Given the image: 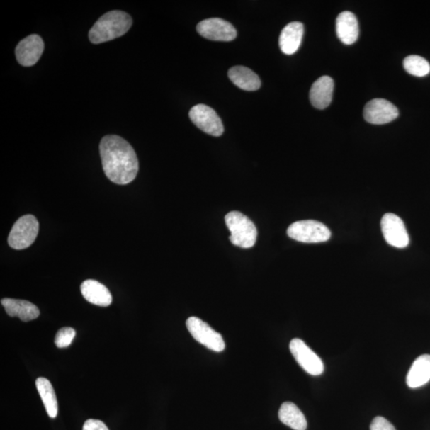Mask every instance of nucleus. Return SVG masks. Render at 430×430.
<instances>
[{"instance_id": "f257e3e1", "label": "nucleus", "mask_w": 430, "mask_h": 430, "mask_svg": "<svg viewBox=\"0 0 430 430\" xmlns=\"http://www.w3.org/2000/svg\"><path fill=\"white\" fill-rule=\"evenodd\" d=\"M100 154L102 166L109 181L125 185L136 179L139 171L137 156L125 139L115 135L102 138Z\"/></svg>"}, {"instance_id": "f03ea898", "label": "nucleus", "mask_w": 430, "mask_h": 430, "mask_svg": "<svg viewBox=\"0 0 430 430\" xmlns=\"http://www.w3.org/2000/svg\"><path fill=\"white\" fill-rule=\"evenodd\" d=\"M132 25V18L126 12L109 11L102 16L89 30V40L94 44L113 40L126 34Z\"/></svg>"}, {"instance_id": "7ed1b4c3", "label": "nucleus", "mask_w": 430, "mask_h": 430, "mask_svg": "<svg viewBox=\"0 0 430 430\" xmlns=\"http://www.w3.org/2000/svg\"><path fill=\"white\" fill-rule=\"evenodd\" d=\"M225 220L230 232V242L234 246L248 249L255 245L258 230L247 216L239 211H232L225 217Z\"/></svg>"}, {"instance_id": "20e7f679", "label": "nucleus", "mask_w": 430, "mask_h": 430, "mask_svg": "<svg viewBox=\"0 0 430 430\" xmlns=\"http://www.w3.org/2000/svg\"><path fill=\"white\" fill-rule=\"evenodd\" d=\"M288 237L304 243H322L330 239L331 231L324 224L315 220L298 221L287 230Z\"/></svg>"}, {"instance_id": "39448f33", "label": "nucleus", "mask_w": 430, "mask_h": 430, "mask_svg": "<svg viewBox=\"0 0 430 430\" xmlns=\"http://www.w3.org/2000/svg\"><path fill=\"white\" fill-rule=\"evenodd\" d=\"M40 230L37 218L27 215L18 218L9 236V246L15 249H27L33 244Z\"/></svg>"}, {"instance_id": "423d86ee", "label": "nucleus", "mask_w": 430, "mask_h": 430, "mask_svg": "<svg viewBox=\"0 0 430 430\" xmlns=\"http://www.w3.org/2000/svg\"><path fill=\"white\" fill-rule=\"evenodd\" d=\"M186 326L192 337L208 349L215 352H222L226 348L221 334L215 331L201 319L191 317L186 322Z\"/></svg>"}, {"instance_id": "0eeeda50", "label": "nucleus", "mask_w": 430, "mask_h": 430, "mask_svg": "<svg viewBox=\"0 0 430 430\" xmlns=\"http://www.w3.org/2000/svg\"><path fill=\"white\" fill-rule=\"evenodd\" d=\"M290 349L294 358L307 374L312 376L323 374L324 366L322 359L303 340L293 339L290 344Z\"/></svg>"}, {"instance_id": "6e6552de", "label": "nucleus", "mask_w": 430, "mask_h": 430, "mask_svg": "<svg viewBox=\"0 0 430 430\" xmlns=\"http://www.w3.org/2000/svg\"><path fill=\"white\" fill-rule=\"evenodd\" d=\"M189 117L203 132L216 137L222 136L224 132L222 122L213 108L197 105L191 109Z\"/></svg>"}, {"instance_id": "1a4fd4ad", "label": "nucleus", "mask_w": 430, "mask_h": 430, "mask_svg": "<svg viewBox=\"0 0 430 430\" xmlns=\"http://www.w3.org/2000/svg\"><path fill=\"white\" fill-rule=\"evenodd\" d=\"M381 229L385 240L391 247L403 249L409 246V234L405 224L399 216L392 213L384 215Z\"/></svg>"}, {"instance_id": "9d476101", "label": "nucleus", "mask_w": 430, "mask_h": 430, "mask_svg": "<svg viewBox=\"0 0 430 430\" xmlns=\"http://www.w3.org/2000/svg\"><path fill=\"white\" fill-rule=\"evenodd\" d=\"M197 31L201 36L213 41L230 42L237 37L234 26L220 18L205 19L197 25Z\"/></svg>"}, {"instance_id": "9b49d317", "label": "nucleus", "mask_w": 430, "mask_h": 430, "mask_svg": "<svg viewBox=\"0 0 430 430\" xmlns=\"http://www.w3.org/2000/svg\"><path fill=\"white\" fill-rule=\"evenodd\" d=\"M399 109L391 102L381 98L371 100L365 106L363 117L372 125L390 123L399 117Z\"/></svg>"}, {"instance_id": "f8f14e48", "label": "nucleus", "mask_w": 430, "mask_h": 430, "mask_svg": "<svg viewBox=\"0 0 430 430\" xmlns=\"http://www.w3.org/2000/svg\"><path fill=\"white\" fill-rule=\"evenodd\" d=\"M44 50V43L38 35L25 38L16 49L17 61L23 67H32L40 60Z\"/></svg>"}, {"instance_id": "ddd939ff", "label": "nucleus", "mask_w": 430, "mask_h": 430, "mask_svg": "<svg viewBox=\"0 0 430 430\" xmlns=\"http://www.w3.org/2000/svg\"><path fill=\"white\" fill-rule=\"evenodd\" d=\"M304 32V25L300 22H292L285 26L279 38L282 52L288 55L296 53L302 42Z\"/></svg>"}, {"instance_id": "4468645a", "label": "nucleus", "mask_w": 430, "mask_h": 430, "mask_svg": "<svg viewBox=\"0 0 430 430\" xmlns=\"http://www.w3.org/2000/svg\"><path fill=\"white\" fill-rule=\"evenodd\" d=\"M1 304L9 316L18 317L23 322H30L40 317V312L38 307L29 301L4 298L1 300Z\"/></svg>"}, {"instance_id": "2eb2a0df", "label": "nucleus", "mask_w": 430, "mask_h": 430, "mask_svg": "<svg viewBox=\"0 0 430 430\" xmlns=\"http://www.w3.org/2000/svg\"><path fill=\"white\" fill-rule=\"evenodd\" d=\"M334 81L329 76H323L313 83L310 98L312 105L318 109L329 107L332 100Z\"/></svg>"}, {"instance_id": "dca6fc26", "label": "nucleus", "mask_w": 430, "mask_h": 430, "mask_svg": "<svg viewBox=\"0 0 430 430\" xmlns=\"http://www.w3.org/2000/svg\"><path fill=\"white\" fill-rule=\"evenodd\" d=\"M81 292L83 298L93 305L108 307L113 302L111 292L98 281H85L81 285Z\"/></svg>"}, {"instance_id": "f3484780", "label": "nucleus", "mask_w": 430, "mask_h": 430, "mask_svg": "<svg viewBox=\"0 0 430 430\" xmlns=\"http://www.w3.org/2000/svg\"><path fill=\"white\" fill-rule=\"evenodd\" d=\"M336 34L345 45L355 43L358 37L359 28L356 16L350 11L340 13L336 18Z\"/></svg>"}, {"instance_id": "a211bd4d", "label": "nucleus", "mask_w": 430, "mask_h": 430, "mask_svg": "<svg viewBox=\"0 0 430 430\" xmlns=\"http://www.w3.org/2000/svg\"><path fill=\"white\" fill-rule=\"evenodd\" d=\"M430 381V356L422 355L416 358L410 368L407 384L409 388L416 389L424 386Z\"/></svg>"}, {"instance_id": "6ab92c4d", "label": "nucleus", "mask_w": 430, "mask_h": 430, "mask_svg": "<svg viewBox=\"0 0 430 430\" xmlns=\"http://www.w3.org/2000/svg\"><path fill=\"white\" fill-rule=\"evenodd\" d=\"M228 76L234 84L246 91H256L261 83L259 77L253 70L242 66L230 68Z\"/></svg>"}, {"instance_id": "aec40b11", "label": "nucleus", "mask_w": 430, "mask_h": 430, "mask_svg": "<svg viewBox=\"0 0 430 430\" xmlns=\"http://www.w3.org/2000/svg\"><path fill=\"white\" fill-rule=\"evenodd\" d=\"M280 421L294 430H306L307 420L301 410L294 403L286 402L282 404L278 413Z\"/></svg>"}, {"instance_id": "412c9836", "label": "nucleus", "mask_w": 430, "mask_h": 430, "mask_svg": "<svg viewBox=\"0 0 430 430\" xmlns=\"http://www.w3.org/2000/svg\"><path fill=\"white\" fill-rule=\"evenodd\" d=\"M36 387L40 394L45 408L51 419H55L59 412V406L52 384L46 378H38Z\"/></svg>"}, {"instance_id": "4be33fe9", "label": "nucleus", "mask_w": 430, "mask_h": 430, "mask_svg": "<svg viewBox=\"0 0 430 430\" xmlns=\"http://www.w3.org/2000/svg\"><path fill=\"white\" fill-rule=\"evenodd\" d=\"M403 67L409 74L416 77H425L430 73L429 63L424 57L410 55L403 61Z\"/></svg>"}, {"instance_id": "5701e85b", "label": "nucleus", "mask_w": 430, "mask_h": 430, "mask_svg": "<svg viewBox=\"0 0 430 430\" xmlns=\"http://www.w3.org/2000/svg\"><path fill=\"white\" fill-rule=\"evenodd\" d=\"M76 335V332L72 327H62L56 334L55 344L59 349L67 348L72 344Z\"/></svg>"}, {"instance_id": "b1692460", "label": "nucleus", "mask_w": 430, "mask_h": 430, "mask_svg": "<svg viewBox=\"0 0 430 430\" xmlns=\"http://www.w3.org/2000/svg\"><path fill=\"white\" fill-rule=\"evenodd\" d=\"M370 429V430H396L388 420L380 416L372 421Z\"/></svg>"}, {"instance_id": "393cba45", "label": "nucleus", "mask_w": 430, "mask_h": 430, "mask_svg": "<svg viewBox=\"0 0 430 430\" xmlns=\"http://www.w3.org/2000/svg\"><path fill=\"white\" fill-rule=\"evenodd\" d=\"M82 430H108L103 421L95 419H89L83 426Z\"/></svg>"}]
</instances>
